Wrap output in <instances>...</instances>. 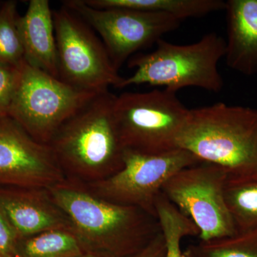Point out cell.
<instances>
[{
    "mask_svg": "<svg viewBox=\"0 0 257 257\" xmlns=\"http://www.w3.org/2000/svg\"><path fill=\"white\" fill-rule=\"evenodd\" d=\"M47 190L87 252L126 257L161 232L158 219L146 211L109 202L73 182L65 179Z\"/></svg>",
    "mask_w": 257,
    "mask_h": 257,
    "instance_id": "cell-1",
    "label": "cell"
},
{
    "mask_svg": "<svg viewBox=\"0 0 257 257\" xmlns=\"http://www.w3.org/2000/svg\"><path fill=\"white\" fill-rule=\"evenodd\" d=\"M177 147L219 167L228 184L257 182V109L223 102L190 109Z\"/></svg>",
    "mask_w": 257,
    "mask_h": 257,
    "instance_id": "cell-2",
    "label": "cell"
},
{
    "mask_svg": "<svg viewBox=\"0 0 257 257\" xmlns=\"http://www.w3.org/2000/svg\"><path fill=\"white\" fill-rule=\"evenodd\" d=\"M115 96L109 91L96 95L51 140L48 145L64 174L92 183L122 168L124 148L113 114Z\"/></svg>",
    "mask_w": 257,
    "mask_h": 257,
    "instance_id": "cell-3",
    "label": "cell"
},
{
    "mask_svg": "<svg viewBox=\"0 0 257 257\" xmlns=\"http://www.w3.org/2000/svg\"><path fill=\"white\" fill-rule=\"evenodd\" d=\"M156 46L153 52L130 61V67L136 70L123 79L119 89L145 84L175 92L188 87L211 92L223 89L224 81L218 65L226 54V40L220 35L211 32L199 41L185 45L161 39Z\"/></svg>",
    "mask_w": 257,
    "mask_h": 257,
    "instance_id": "cell-4",
    "label": "cell"
},
{
    "mask_svg": "<svg viewBox=\"0 0 257 257\" xmlns=\"http://www.w3.org/2000/svg\"><path fill=\"white\" fill-rule=\"evenodd\" d=\"M189 111L168 89L124 92L115 96L113 114L124 150L159 155L179 149Z\"/></svg>",
    "mask_w": 257,
    "mask_h": 257,
    "instance_id": "cell-5",
    "label": "cell"
},
{
    "mask_svg": "<svg viewBox=\"0 0 257 257\" xmlns=\"http://www.w3.org/2000/svg\"><path fill=\"white\" fill-rule=\"evenodd\" d=\"M98 94L72 87L24 60L9 116L34 140L49 145L62 124Z\"/></svg>",
    "mask_w": 257,
    "mask_h": 257,
    "instance_id": "cell-6",
    "label": "cell"
},
{
    "mask_svg": "<svg viewBox=\"0 0 257 257\" xmlns=\"http://www.w3.org/2000/svg\"><path fill=\"white\" fill-rule=\"evenodd\" d=\"M59 78L72 87L96 94L119 88L121 77L95 32L63 5L53 10Z\"/></svg>",
    "mask_w": 257,
    "mask_h": 257,
    "instance_id": "cell-7",
    "label": "cell"
},
{
    "mask_svg": "<svg viewBox=\"0 0 257 257\" xmlns=\"http://www.w3.org/2000/svg\"><path fill=\"white\" fill-rule=\"evenodd\" d=\"M227 184L221 168L201 163L176 173L162 193L197 226L200 241H207L238 233L225 197Z\"/></svg>",
    "mask_w": 257,
    "mask_h": 257,
    "instance_id": "cell-8",
    "label": "cell"
},
{
    "mask_svg": "<svg viewBox=\"0 0 257 257\" xmlns=\"http://www.w3.org/2000/svg\"><path fill=\"white\" fill-rule=\"evenodd\" d=\"M201 163L182 149L159 155L124 150L121 170L89 185L92 192L103 199L138 207L157 218L155 203L167 181L179 171Z\"/></svg>",
    "mask_w": 257,
    "mask_h": 257,
    "instance_id": "cell-9",
    "label": "cell"
},
{
    "mask_svg": "<svg viewBox=\"0 0 257 257\" xmlns=\"http://www.w3.org/2000/svg\"><path fill=\"white\" fill-rule=\"evenodd\" d=\"M63 5L97 32L118 71L133 54L157 44L181 24L174 17L162 13L125 8L99 9L84 0H67Z\"/></svg>",
    "mask_w": 257,
    "mask_h": 257,
    "instance_id": "cell-10",
    "label": "cell"
},
{
    "mask_svg": "<svg viewBox=\"0 0 257 257\" xmlns=\"http://www.w3.org/2000/svg\"><path fill=\"white\" fill-rule=\"evenodd\" d=\"M50 145L38 143L10 116L0 119V181L47 189L65 180Z\"/></svg>",
    "mask_w": 257,
    "mask_h": 257,
    "instance_id": "cell-11",
    "label": "cell"
},
{
    "mask_svg": "<svg viewBox=\"0 0 257 257\" xmlns=\"http://www.w3.org/2000/svg\"><path fill=\"white\" fill-rule=\"evenodd\" d=\"M0 207L18 235L29 237L48 230H72L67 216L54 202L47 189L0 193Z\"/></svg>",
    "mask_w": 257,
    "mask_h": 257,
    "instance_id": "cell-12",
    "label": "cell"
},
{
    "mask_svg": "<svg viewBox=\"0 0 257 257\" xmlns=\"http://www.w3.org/2000/svg\"><path fill=\"white\" fill-rule=\"evenodd\" d=\"M25 60L32 67L59 78L53 10L48 0H31L18 22ZM60 79V78H59Z\"/></svg>",
    "mask_w": 257,
    "mask_h": 257,
    "instance_id": "cell-13",
    "label": "cell"
},
{
    "mask_svg": "<svg viewBox=\"0 0 257 257\" xmlns=\"http://www.w3.org/2000/svg\"><path fill=\"white\" fill-rule=\"evenodd\" d=\"M227 22L225 60L239 73H257V0L225 2Z\"/></svg>",
    "mask_w": 257,
    "mask_h": 257,
    "instance_id": "cell-14",
    "label": "cell"
},
{
    "mask_svg": "<svg viewBox=\"0 0 257 257\" xmlns=\"http://www.w3.org/2000/svg\"><path fill=\"white\" fill-rule=\"evenodd\" d=\"M89 6L99 9H125L152 12L170 15L182 22L198 18L225 9L222 0H84Z\"/></svg>",
    "mask_w": 257,
    "mask_h": 257,
    "instance_id": "cell-15",
    "label": "cell"
},
{
    "mask_svg": "<svg viewBox=\"0 0 257 257\" xmlns=\"http://www.w3.org/2000/svg\"><path fill=\"white\" fill-rule=\"evenodd\" d=\"M86 252L69 229L48 230L19 239L17 244V257H76Z\"/></svg>",
    "mask_w": 257,
    "mask_h": 257,
    "instance_id": "cell-16",
    "label": "cell"
},
{
    "mask_svg": "<svg viewBox=\"0 0 257 257\" xmlns=\"http://www.w3.org/2000/svg\"><path fill=\"white\" fill-rule=\"evenodd\" d=\"M157 218L165 238V257H187L181 248L186 236H199V231L192 220L184 216L161 193L155 203Z\"/></svg>",
    "mask_w": 257,
    "mask_h": 257,
    "instance_id": "cell-17",
    "label": "cell"
},
{
    "mask_svg": "<svg viewBox=\"0 0 257 257\" xmlns=\"http://www.w3.org/2000/svg\"><path fill=\"white\" fill-rule=\"evenodd\" d=\"M187 257H257V227L221 239L191 245Z\"/></svg>",
    "mask_w": 257,
    "mask_h": 257,
    "instance_id": "cell-18",
    "label": "cell"
},
{
    "mask_svg": "<svg viewBox=\"0 0 257 257\" xmlns=\"http://www.w3.org/2000/svg\"><path fill=\"white\" fill-rule=\"evenodd\" d=\"M225 197L238 232L257 227V182L227 184Z\"/></svg>",
    "mask_w": 257,
    "mask_h": 257,
    "instance_id": "cell-19",
    "label": "cell"
},
{
    "mask_svg": "<svg viewBox=\"0 0 257 257\" xmlns=\"http://www.w3.org/2000/svg\"><path fill=\"white\" fill-rule=\"evenodd\" d=\"M20 17L16 1L5 2L0 6V63L18 66L25 60Z\"/></svg>",
    "mask_w": 257,
    "mask_h": 257,
    "instance_id": "cell-20",
    "label": "cell"
},
{
    "mask_svg": "<svg viewBox=\"0 0 257 257\" xmlns=\"http://www.w3.org/2000/svg\"><path fill=\"white\" fill-rule=\"evenodd\" d=\"M20 65L0 63V119L9 116L12 101L18 85Z\"/></svg>",
    "mask_w": 257,
    "mask_h": 257,
    "instance_id": "cell-21",
    "label": "cell"
},
{
    "mask_svg": "<svg viewBox=\"0 0 257 257\" xmlns=\"http://www.w3.org/2000/svg\"><path fill=\"white\" fill-rule=\"evenodd\" d=\"M18 236L0 207V257H17Z\"/></svg>",
    "mask_w": 257,
    "mask_h": 257,
    "instance_id": "cell-22",
    "label": "cell"
},
{
    "mask_svg": "<svg viewBox=\"0 0 257 257\" xmlns=\"http://www.w3.org/2000/svg\"><path fill=\"white\" fill-rule=\"evenodd\" d=\"M165 238L162 231L147 246L126 257H165Z\"/></svg>",
    "mask_w": 257,
    "mask_h": 257,
    "instance_id": "cell-23",
    "label": "cell"
},
{
    "mask_svg": "<svg viewBox=\"0 0 257 257\" xmlns=\"http://www.w3.org/2000/svg\"><path fill=\"white\" fill-rule=\"evenodd\" d=\"M76 257H107L105 256H102V255L96 254V253H91V252H86L83 253V254L80 255V256H76Z\"/></svg>",
    "mask_w": 257,
    "mask_h": 257,
    "instance_id": "cell-24",
    "label": "cell"
}]
</instances>
